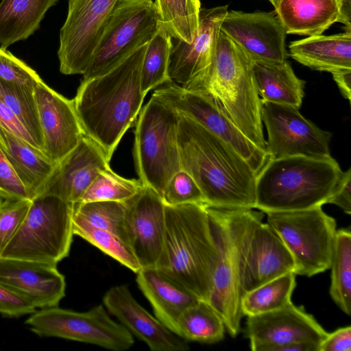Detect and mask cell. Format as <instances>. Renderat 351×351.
I'll return each instance as SVG.
<instances>
[{
	"label": "cell",
	"mask_w": 351,
	"mask_h": 351,
	"mask_svg": "<svg viewBox=\"0 0 351 351\" xmlns=\"http://www.w3.org/2000/svg\"><path fill=\"white\" fill-rule=\"evenodd\" d=\"M154 94L178 114L195 121L232 146L258 174L270 159L269 153L250 141L208 97L184 88L174 82Z\"/></svg>",
	"instance_id": "14"
},
{
	"label": "cell",
	"mask_w": 351,
	"mask_h": 351,
	"mask_svg": "<svg viewBox=\"0 0 351 351\" xmlns=\"http://www.w3.org/2000/svg\"><path fill=\"white\" fill-rule=\"evenodd\" d=\"M72 208L73 215L94 227L117 234L128 244L125 202L115 201L75 202L72 204Z\"/></svg>",
	"instance_id": "37"
},
{
	"label": "cell",
	"mask_w": 351,
	"mask_h": 351,
	"mask_svg": "<svg viewBox=\"0 0 351 351\" xmlns=\"http://www.w3.org/2000/svg\"><path fill=\"white\" fill-rule=\"evenodd\" d=\"M32 200L0 198V254L25 219Z\"/></svg>",
	"instance_id": "40"
},
{
	"label": "cell",
	"mask_w": 351,
	"mask_h": 351,
	"mask_svg": "<svg viewBox=\"0 0 351 351\" xmlns=\"http://www.w3.org/2000/svg\"><path fill=\"white\" fill-rule=\"evenodd\" d=\"M36 308L29 300L0 283V314L3 316L19 317L33 313Z\"/></svg>",
	"instance_id": "43"
},
{
	"label": "cell",
	"mask_w": 351,
	"mask_h": 351,
	"mask_svg": "<svg viewBox=\"0 0 351 351\" xmlns=\"http://www.w3.org/2000/svg\"><path fill=\"white\" fill-rule=\"evenodd\" d=\"M327 204H333L351 214V169L343 171L337 188Z\"/></svg>",
	"instance_id": "46"
},
{
	"label": "cell",
	"mask_w": 351,
	"mask_h": 351,
	"mask_svg": "<svg viewBox=\"0 0 351 351\" xmlns=\"http://www.w3.org/2000/svg\"><path fill=\"white\" fill-rule=\"evenodd\" d=\"M289 51L293 60L314 70L332 73L351 69V30L294 40Z\"/></svg>",
	"instance_id": "26"
},
{
	"label": "cell",
	"mask_w": 351,
	"mask_h": 351,
	"mask_svg": "<svg viewBox=\"0 0 351 351\" xmlns=\"http://www.w3.org/2000/svg\"><path fill=\"white\" fill-rule=\"evenodd\" d=\"M228 5L201 8L197 34L190 43L171 37L168 75L184 86L201 75L214 57Z\"/></svg>",
	"instance_id": "19"
},
{
	"label": "cell",
	"mask_w": 351,
	"mask_h": 351,
	"mask_svg": "<svg viewBox=\"0 0 351 351\" xmlns=\"http://www.w3.org/2000/svg\"><path fill=\"white\" fill-rule=\"evenodd\" d=\"M291 254L275 230L258 219L252 230L247 251L243 295L274 278L294 273Z\"/></svg>",
	"instance_id": "23"
},
{
	"label": "cell",
	"mask_w": 351,
	"mask_h": 351,
	"mask_svg": "<svg viewBox=\"0 0 351 351\" xmlns=\"http://www.w3.org/2000/svg\"><path fill=\"white\" fill-rule=\"evenodd\" d=\"M318 351H351V326L341 327L328 333L320 341Z\"/></svg>",
	"instance_id": "45"
},
{
	"label": "cell",
	"mask_w": 351,
	"mask_h": 351,
	"mask_svg": "<svg viewBox=\"0 0 351 351\" xmlns=\"http://www.w3.org/2000/svg\"><path fill=\"white\" fill-rule=\"evenodd\" d=\"M247 317L245 335L252 351H276L280 346L298 341L320 343L328 334L311 315L292 302Z\"/></svg>",
	"instance_id": "16"
},
{
	"label": "cell",
	"mask_w": 351,
	"mask_h": 351,
	"mask_svg": "<svg viewBox=\"0 0 351 351\" xmlns=\"http://www.w3.org/2000/svg\"><path fill=\"white\" fill-rule=\"evenodd\" d=\"M165 232L156 268L209 302L217 253L205 204L165 205Z\"/></svg>",
	"instance_id": "3"
},
{
	"label": "cell",
	"mask_w": 351,
	"mask_h": 351,
	"mask_svg": "<svg viewBox=\"0 0 351 351\" xmlns=\"http://www.w3.org/2000/svg\"><path fill=\"white\" fill-rule=\"evenodd\" d=\"M109 162L101 148L84 135L77 145L56 165L40 195L77 202L99 172L110 167Z\"/></svg>",
	"instance_id": "20"
},
{
	"label": "cell",
	"mask_w": 351,
	"mask_h": 351,
	"mask_svg": "<svg viewBox=\"0 0 351 351\" xmlns=\"http://www.w3.org/2000/svg\"><path fill=\"white\" fill-rule=\"evenodd\" d=\"M0 283L39 308L57 306L65 295L64 276L45 263L0 258Z\"/></svg>",
	"instance_id": "22"
},
{
	"label": "cell",
	"mask_w": 351,
	"mask_h": 351,
	"mask_svg": "<svg viewBox=\"0 0 351 351\" xmlns=\"http://www.w3.org/2000/svg\"><path fill=\"white\" fill-rule=\"evenodd\" d=\"M0 125L42 152L29 131L1 97Z\"/></svg>",
	"instance_id": "44"
},
{
	"label": "cell",
	"mask_w": 351,
	"mask_h": 351,
	"mask_svg": "<svg viewBox=\"0 0 351 351\" xmlns=\"http://www.w3.org/2000/svg\"><path fill=\"white\" fill-rule=\"evenodd\" d=\"M343 96L351 99V69H345L331 73Z\"/></svg>",
	"instance_id": "47"
},
{
	"label": "cell",
	"mask_w": 351,
	"mask_h": 351,
	"mask_svg": "<svg viewBox=\"0 0 351 351\" xmlns=\"http://www.w3.org/2000/svg\"><path fill=\"white\" fill-rule=\"evenodd\" d=\"M261 119L270 158L303 156L329 158L331 134L306 119L294 106L261 101Z\"/></svg>",
	"instance_id": "13"
},
{
	"label": "cell",
	"mask_w": 351,
	"mask_h": 351,
	"mask_svg": "<svg viewBox=\"0 0 351 351\" xmlns=\"http://www.w3.org/2000/svg\"><path fill=\"white\" fill-rule=\"evenodd\" d=\"M220 30L252 61L287 60V32L275 10L228 11Z\"/></svg>",
	"instance_id": "15"
},
{
	"label": "cell",
	"mask_w": 351,
	"mask_h": 351,
	"mask_svg": "<svg viewBox=\"0 0 351 351\" xmlns=\"http://www.w3.org/2000/svg\"><path fill=\"white\" fill-rule=\"evenodd\" d=\"M30 330L42 337H55L90 343L113 351L128 350L132 335L111 319L102 304L86 312L57 306L40 308L25 321Z\"/></svg>",
	"instance_id": "11"
},
{
	"label": "cell",
	"mask_w": 351,
	"mask_h": 351,
	"mask_svg": "<svg viewBox=\"0 0 351 351\" xmlns=\"http://www.w3.org/2000/svg\"><path fill=\"white\" fill-rule=\"evenodd\" d=\"M171 36L160 25L147 43L141 72V88L146 96L151 90L172 82L168 75Z\"/></svg>",
	"instance_id": "34"
},
{
	"label": "cell",
	"mask_w": 351,
	"mask_h": 351,
	"mask_svg": "<svg viewBox=\"0 0 351 351\" xmlns=\"http://www.w3.org/2000/svg\"><path fill=\"white\" fill-rule=\"evenodd\" d=\"M162 199L167 206L205 204V199L199 186L183 169L173 175L169 181L162 193Z\"/></svg>",
	"instance_id": "39"
},
{
	"label": "cell",
	"mask_w": 351,
	"mask_h": 351,
	"mask_svg": "<svg viewBox=\"0 0 351 351\" xmlns=\"http://www.w3.org/2000/svg\"><path fill=\"white\" fill-rule=\"evenodd\" d=\"M143 186L139 179L123 178L109 167L99 172L77 202L97 201L125 202L136 195Z\"/></svg>",
	"instance_id": "38"
},
{
	"label": "cell",
	"mask_w": 351,
	"mask_h": 351,
	"mask_svg": "<svg viewBox=\"0 0 351 351\" xmlns=\"http://www.w3.org/2000/svg\"><path fill=\"white\" fill-rule=\"evenodd\" d=\"M73 234L91 243L119 263L137 273L141 267L130 245L117 234L94 227L73 214Z\"/></svg>",
	"instance_id": "35"
},
{
	"label": "cell",
	"mask_w": 351,
	"mask_h": 351,
	"mask_svg": "<svg viewBox=\"0 0 351 351\" xmlns=\"http://www.w3.org/2000/svg\"><path fill=\"white\" fill-rule=\"evenodd\" d=\"M266 215L292 256L295 275L311 277L330 268L337 223L322 206Z\"/></svg>",
	"instance_id": "9"
},
{
	"label": "cell",
	"mask_w": 351,
	"mask_h": 351,
	"mask_svg": "<svg viewBox=\"0 0 351 351\" xmlns=\"http://www.w3.org/2000/svg\"><path fill=\"white\" fill-rule=\"evenodd\" d=\"M341 1H343V0H341Z\"/></svg>",
	"instance_id": "49"
},
{
	"label": "cell",
	"mask_w": 351,
	"mask_h": 351,
	"mask_svg": "<svg viewBox=\"0 0 351 351\" xmlns=\"http://www.w3.org/2000/svg\"><path fill=\"white\" fill-rule=\"evenodd\" d=\"M128 243L141 268L156 267L165 232V204L153 189L143 186L125 202Z\"/></svg>",
	"instance_id": "17"
},
{
	"label": "cell",
	"mask_w": 351,
	"mask_h": 351,
	"mask_svg": "<svg viewBox=\"0 0 351 351\" xmlns=\"http://www.w3.org/2000/svg\"><path fill=\"white\" fill-rule=\"evenodd\" d=\"M252 70L261 101L300 108L306 82L296 76L287 60L254 61Z\"/></svg>",
	"instance_id": "27"
},
{
	"label": "cell",
	"mask_w": 351,
	"mask_h": 351,
	"mask_svg": "<svg viewBox=\"0 0 351 351\" xmlns=\"http://www.w3.org/2000/svg\"><path fill=\"white\" fill-rule=\"evenodd\" d=\"M58 0H1L0 45L3 49L25 40L37 31L47 12Z\"/></svg>",
	"instance_id": "29"
},
{
	"label": "cell",
	"mask_w": 351,
	"mask_h": 351,
	"mask_svg": "<svg viewBox=\"0 0 351 351\" xmlns=\"http://www.w3.org/2000/svg\"><path fill=\"white\" fill-rule=\"evenodd\" d=\"M160 25L173 38L193 41L199 24V0H155Z\"/></svg>",
	"instance_id": "32"
},
{
	"label": "cell",
	"mask_w": 351,
	"mask_h": 351,
	"mask_svg": "<svg viewBox=\"0 0 351 351\" xmlns=\"http://www.w3.org/2000/svg\"><path fill=\"white\" fill-rule=\"evenodd\" d=\"M295 274L289 272L246 292L241 301L243 316L260 315L281 308L291 302Z\"/></svg>",
	"instance_id": "30"
},
{
	"label": "cell",
	"mask_w": 351,
	"mask_h": 351,
	"mask_svg": "<svg viewBox=\"0 0 351 351\" xmlns=\"http://www.w3.org/2000/svg\"><path fill=\"white\" fill-rule=\"evenodd\" d=\"M72 204L51 195H38L0 258L57 265L69 254L74 235Z\"/></svg>",
	"instance_id": "8"
},
{
	"label": "cell",
	"mask_w": 351,
	"mask_h": 351,
	"mask_svg": "<svg viewBox=\"0 0 351 351\" xmlns=\"http://www.w3.org/2000/svg\"><path fill=\"white\" fill-rule=\"evenodd\" d=\"M0 97L29 131L45 154L34 88L0 77Z\"/></svg>",
	"instance_id": "36"
},
{
	"label": "cell",
	"mask_w": 351,
	"mask_h": 351,
	"mask_svg": "<svg viewBox=\"0 0 351 351\" xmlns=\"http://www.w3.org/2000/svg\"><path fill=\"white\" fill-rule=\"evenodd\" d=\"M0 146L32 197L40 195L56 164L43 152L1 125Z\"/></svg>",
	"instance_id": "28"
},
{
	"label": "cell",
	"mask_w": 351,
	"mask_h": 351,
	"mask_svg": "<svg viewBox=\"0 0 351 351\" xmlns=\"http://www.w3.org/2000/svg\"><path fill=\"white\" fill-rule=\"evenodd\" d=\"M329 293L346 315L351 313V232L349 229L337 230L330 268Z\"/></svg>",
	"instance_id": "33"
},
{
	"label": "cell",
	"mask_w": 351,
	"mask_h": 351,
	"mask_svg": "<svg viewBox=\"0 0 351 351\" xmlns=\"http://www.w3.org/2000/svg\"><path fill=\"white\" fill-rule=\"evenodd\" d=\"M147 45L108 72L82 80L73 99L84 135L101 148L109 161L141 110L145 95L141 72Z\"/></svg>",
	"instance_id": "2"
},
{
	"label": "cell",
	"mask_w": 351,
	"mask_h": 351,
	"mask_svg": "<svg viewBox=\"0 0 351 351\" xmlns=\"http://www.w3.org/2000/svg\"><path fill=\"white\" fill-rule=\"evenodd\" d=\"M103 303L132 335L152 351H186L187 341L176 335L152 316L133 297L126 285H116L105 293Z\"/></svg>",
	"instance_id": "21"
},
{
	"label": "cell",
	"mask_w": 351,
	"mask_h": 351,
	"mask_svg": "<svg viewBox=\"0 0 351 351\" xmlns=\"http://www.w3.org/2000/svg\"><path fill=\"white\" fill-rule=\"evenodd\" d=\"M0 197L32 199V195L0 146Z\"/></svg>",
	"instance_id": "42"
},
{
	"label": "cell",
	"mask_w": 351,
	"mask_h": 351,
	"mask_svg": "<svg viewBox=\"0 0 351 351\" xmlns=\"http://www.w3.org/2000/svg\"><path fill=\"white\" fill-rule=\"evenodd\" d=\"M117 1L69 0L57 53L62 74H84Z\"/></svg>",
	"instance_id": "12"
},
{
	"label": "cell",
	"mask_w": 351,
	"mask_h": 351,
	"mask_svg": "<svg viewBox=\"0 0 351 351\" xmlns=\"http://www.w3.org/2000/svg\"><path fill=\"white\" fill-rule=\"evenodd\" d=\"M182 87L209 97L250 141L267 152L252 61L221 30L210 64Z\"/></svg>",
	"instance_id": "4"
},
{
	"label": "cell",
	"mask_w": 351,
	"mask_h": 351,
	"mask_svg": "<svg viewBox=\"0 0 351 351\" xmlns=\"http://www.w3.org/2000/svg\"><path fill=\"white\" fill-rule=\"evenodd\" d=\"M342 173L332 157L270 158L256 175L255 208L266 213L322 206L332 195Z\"/></svg>",
	"instance_id": "6"
},
{
	"label": "cell",
	"mask_w": 351,
	"mask_h": 351,
	"mask_svg": "<svg viewBox=\"0 0 351 351\" xmlns=\"http://www.w3.org/2000/svg\"><path fill=\"white\" fill-rule=\"evenodd\" d=\"M178 139L182 169L199 186L206 206L255 208L257 174L232 146L180 114Z\"/></svg>",
	"instance_id": "1"
},
{
	"label": "cell",
	"mask_w": 351,
	"mask_h": 351,
	"mask_svg": "<svg viewBox=\"0 0 351 351\" xmlns=\"http://www.w3.org/2000/svg\"><path fill=\"white\" fill-rule=\"evenodd\" d=\"M136 282L152 306L155 317L179 336L178 323L180 316L201 300L155 267L141 268L136 273Z\"/></svg>",
	"instance_id": "24"
},
{
	"label": "cell",
	"mask_w": 351,
	"mask_h": 351,
	"mask_svg": "<svg viewBox=\"0 0 351 351\" xmlns=\"http://www.w3.org/2000/svg\"><path fill=\"white\" fill-rule=\"evenodd\" d=\"M179 337L186 341L213 343L224 337L226 327L221 315L210 304L199 300L180 316Z\"/></svg>",
	"instance_id": "31"
},
{
	"label": "cell",
	"mask_w": 351,
	"mask_h": 351,
	"mask_svg": "<svg viewBox=\"0 0 351 351\" xmlns=\"http://www.w3.org/2000/svg\"><path fill=\"white\" fill-rule=\"evenodd\" d=\"M45 155L58 163L84 135L73 99L57 93L43 81L34 88Z\"/></svg>",
	"instance_id": "18"
},
{
	"label": "cell",
	"mask_w": 351,
	"mask_h": 351,
	"mask_svg": "<svg viewBox=\"0 0 351 351\" xmlns=\"http://www.w3.org/2000/svg\"><path fill=\"white\" fill-rule=\"evenodd\" d=\"M267 1H269L275 7L279 0H267Z\"/></svg>",
	"instance_id": "48"
},
{
	"label": "cell",
	"mask_w": 351,
	"mask_h": 351,
	"mask_svg": "<svg viewBox=\"0 0 351 351\" xmlns=\"http://www.w3.org/2000/svg\"><path fill=\"white\" fill-rule=\"evenodd\" d=\"M179 114L153 94L135 123L134 159L139 180L162 197L182 169L178 147Z\"/></svg>",
	"instance_id": "7"
},
{
	"label": "cell",
	"mask_w": 351,
	"mask_h": 351,
	"mask_svg": "<svg viewBox=\"0 0 351 351\" xmlns=\"http://www.w3.org/2000/svg\"><path fill=\"white\" fill-rule=\"evenodd\" d=\"M160 27L152 0H118L93 53L83 80L102 75L141 47L147 44Z\"/></svg>",
	"instance_id": "10"
},
{
	"label": "cell",
	"mask_w": 351,
	"mask_h": 351,
	"mask_svg": "<svg viewBox=\"0 0 351 351\" xmlns=\"http://www.w3.org/2000/svg\"><path fill=\"white\" fill-rule=\"evenodd\" d=\"M0 77L32 88L43 81L39 75L23 60L0 47Z\"/></svg>",
	"instance_id": "41"
},
{
	"label": "cell",
	"mask_w": 351,
	"mask_h": 351,
	"mask_svg": "<svg viewBox=\"0 0 351 351\" xmlns=\"http://www.w3.org/2000/svg\"><path fill=\"white\" fill-rule=\"evenodd\" d=\"M206 206L217 253L208 302L222 317L229 335L235 337L243 317L241 301L251 235L263 213Z\"/></svg>",
	"instance_id": "5"
},
{
	"label": "cell",
	"mask_w": 351,
	"mask_h": 351,
	"mask_svg": "<svg viewBox=\"0 0 351 351\" xmlns=\"http://www.w3.org/2000/svg\"><path fill=\"white\" fill-rule=\"evenodd\" d=\"M341 0H279L275 11L287 34L320 35L341 22Z\"/></svg>",
	"instance_id": "25"
}]
</instances>
